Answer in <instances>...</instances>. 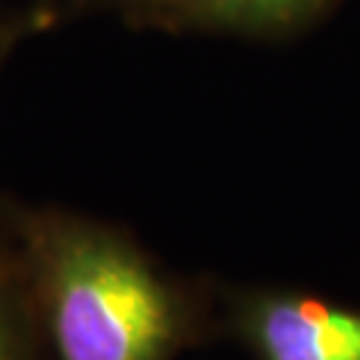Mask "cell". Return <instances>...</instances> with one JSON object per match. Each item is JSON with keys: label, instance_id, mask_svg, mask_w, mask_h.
Returning <instances> with one entry per match:
<instances>
[{"label": "cell", "instance_id": "cell-1", "mask_svg": "<svg viewBox=\"0 0 360 360\" xmlns=\"http://www.w3.org/2000/svg\"><path fill=\"white\" fill-rule=\"evenodd\" d=\"M38 285L59 360H168L174 349L176 299L107 232L70 227L46 238Z\"/></svg>", "mask_w": 360, "mask_h": 360}, {"label": "cell", "instance_id": "cell-2", "mask_svg": "<svg viewBox=\"0 0 360 360\" xmlns=\"http://www.w3.org/2000/svg\"><path fill=\"white\" fill-rule=\"evenodd\" d=\"M262 360H360V312L312 296H267L248 312Z\"/></svg>", "mask_w": 360, "mask_h": 360}, {"label": "cell", "instance_id": "cell-3", "mask_svg": "<svg viewBox=\"0 0 360 360\" xmlns=\"http://www.w3.org/2000/svg\"><path fill=\"white\" fill-rule=\"evenodd\" d=\"M323 0H206L208 13L221 25L283 27L312 13Z\"/></svg>", "mask_w": 360, "mask_h": 360}, {"label": "cell", "instance_id": "cell-4", "mask_svg": "<svg viewBox=\"0 0 360 360\" xmlns=\"http://www.w3.org/2000/svg\"><path fill=\"white\" fill-rule=\"evenodd\" d=\"M25 307L0 285V360H35Z\"/></svg>", "mask_w": 360, "mask_h": 360}]
</instances>
